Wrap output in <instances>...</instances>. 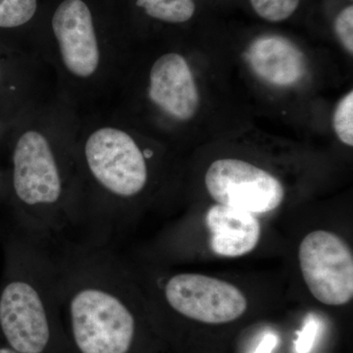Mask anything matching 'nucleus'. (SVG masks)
<instances>
[{"mask_svg": "<svg viewBox=\"0 0 353 353\" xmlns=\"http://www.w3.org/2000/svg\"><path fill=\"white\" fill-rule=\"evenodd\" d=\"M59 259L60 315L70 353H134L139 316L126 269L110 245L69 243Z\"/></svg>", "mask_w": 353, "mask_h": 353, "instance_id": "f257e3e1", "label": "nucleus"}, {"mask_svg": "<svg viewBox=\"0 0 353 353\" xmlns=\"http://www.w3.org/2000/svg\"><path fill=\"white\" fill-rule=\"evenodd\" d=\"M54 243L16 226L4 241L0 341L18 353H70L60 315Z\"/></svg>", "mask_w": 353, "mask_h": 353, "instance_id": "f03ea898", "label": "nucleus"}, {"mask_svg": "<svg viewBox=\"0 0 353 353\" xmlns=\"http://www.w3.org/2000/svg\"><path fill=\"white\" fill-rule=\"evenodd\" d=\"M11 188L15 226L57 239L77 224L76 141L37 125L25 130L13 148Z\"/></svg>", "mask_w": 353, "mask_h": 353, "instance_id": "7ed1b4c3", "label": "nucleus"}, {"mask_svg": "<svg viewBox=\"0 0 353 353\" xmlns=\"http://www.w3.org/2000/svg\"><path fill=\"white\" fill-rule=\"evenodd\" d=\"M126 27L117 0H46L32 39L57 52L65 78L90 85Z\"/></svg>", "mask_w": 353, "mask_h": 353, "instance_id": "20e7f679", "label": "nucleus"}, {"mask_svg": "<svg viewBox=\"0 0 353 353\" xmlns=\"http://www.w3.org/2000/svg\"><path fill=\"white\" fill-rule=\"evenodd\" d=\"M299 261L304 282L318 301L345 305L353 297V255L343 238L317 230L301 241Z\"/></svg>", "mask_w": 353, "mask_h": 353, "instance_id": "39448f33", "label": "nucleus"}, {"mask_svg": "<svg viewBox=\"0 0 353 353\" xmlns=\"http://www.w3.org/2000/svg\"><path fill=\"white\" fill-rule=\"evenodd\" d=\"M164 301L176 314L205 323L226 324L248 308L245 294L236 285L201 274H176L165 281Z\"/></svg>", "mask_w": 353, "mask_h": 353, "instance_id": "423d86ee", "label": "nucleus"}, {"mask_svg": "<svg viewBox=\"0 0 353 353\" xmlns=\"http://www.w3.org/2000/svg\"><path fill=\"white\" fill-rule=\"evenodd\" d=\"M205 185L218 204L254 215L276 210L285 196L284 185L276 176L234 158L213 162L205 174Z\"/></svg>", "mask_w": 353, "mask_h": 353, "instance_id": "0eeeda50", "label": "nucleus"}, {"mask_svg": "<svg viewBox=\"0 0 353 353\" xmlns=\"http://www.w3.org/2000/svg\"><path fill=\"white\" fill-rule=\"evenodd\" d=\"M148 97L172 119L185 122L194 117L201 97L189 62L183 55L168 52L155 60L148 76Z\"/></svg>", "mask_w": 353, "mask_h": 353, "instance_id": "6e6552de", "label": "nucleus"}, {"mask_svg": "<svg viewBox=\"0 0 353 353\" xmlns=\"http://www.w3.org/2000/svg\"><path fill=\"white\" fill-rule=\"evenodd\" d=\"M246 58L255 75L276 87L296 85L305 75L303 53L283 37L264 36L255 39L248 46Z\"/></svg>", "mask_w": 353, "mask_h": 353, "instance_id": "1a4fd4ad", "label": "nucleus"}, {"mask_svg": "<svg viewBox=\"0 0 353 353\" xmlns=\"http://www.w3.org/2000/svg\"><path fill=\"white\" fill-rule=\"evenodd\" d=\"M205 224L210 233L211 250L219 256H243L256 248L261 236L256 216L221 204L208 209Z\"/></svg>", "mask_w": 353, "mask_h": 353, "instance_id": "9d476101", "label": "nucleus"}, {"mask_svg": "<svg viewBox=\"0 0 353 353\" xmlns=\"http://www.w3.org/2000/svg\"><path fill=\"white\" fill-rule=\"evenodd\" d=\"M123 19L134 14L154 23L182 25L192 19L196 11L194 0H117Z\"/></svg>", "mask_w": 353, "mask_h": 353, "instance_id": "9b49d317", "label": "nucleus"}, {"mask_svg": "<svg viewBox=\"0 0 353 353\" xmlns=\"http://www.w3.org/2000/svg\"><path fill=\"white\" fill-rule=\"evenodd\" d=\"M253 11L265 21L283 22L294 15L301 0H250Z\"/></svg>", "mask_w": 353, "mask_h": 353, "instance_id": "f8f14e48", "label": "nucleus"}, {"mask_svg": "<svg viewBox=\"0 0 353 353\" xmlns=\"http://www.w3.org/2000/svg\"><path fill=\"white\" fill-rule=\"evenodd\" d=\"M333 126L336 137L345 145L353 146V92L350 90L334 109Z\"/></svg>", "mask_w": 353, "mask_h": 353, "instance_id": "ddd939ff", "label": "nucleus"}, {"mask_svg": "<svg viewBox=\"0 0 353 353\" xmlns=\"http://www.w3.org/2000/svg\"><path fill=\"white\" fill-rule=\"evenodd\" d=\"M334 34L340 39L345 50L353 53V6L343 8L336 16L334 23Z\"/></svg>", "mask_w": 353, "mask_h": 353, "instance_id": "4468645a", "label": "nucleus"}, {"mask_svg": "<svg viewBox=\"0 0 353 353\" xmlns=\"http://www.w3.org/2000/svg\"><path fill=\"white\" fill-rule=\"evenodd\" d=\"M319 330V321H317V319L314 317H309L304 323L301 331H299L297 334L296 345H294L296 353H309L311 352Z\"/></svg>", "mask_w": 353, "mask_h": 353, "instance_id": "2eb2a0df", "label": "nucleus"}, {"mask_svg": "<svg viewBox=\"0 0 353 353\" xmlns=\"http://www.w3.org/2000/svg\"><path fill=\"white\" fill-rule=\"evenodd\" d=\"M278 343L277 334L274 333L265 334L253 353H272L277 347Z\"/></svg>", "mask_w": 353, "mask_h": 353, "instance_id": "dca6fc26", "label": "nucleus"}, {"mask_svg": "<svg viewBox=\"0 0 353 353\" xmlns=\"http://www.w3.org/2000/svg\"><path fill=\"white\" fill-rule=\"evenodd\" d=\"M0 353H18L12 348L9 347L3 341H0Z\"/></svg>", "mask_w": 353, "mask_h": 353, "instance_id": "f3484780", "label": "nucleus"}, {"mask_svg": "<svg viewBox=\"0 0 353 353\" xmlns=\"http://www.w3.org/2000/svg\"><path fill=\"white\" fill-rule=\"evenodd\" d=\"M0 73H1V72H0Z\"/></svg>", "mask_w": 353, "mask_h": 353, "instance_id": "a211bd4d", "label": "nucleus"}]
</instances>
